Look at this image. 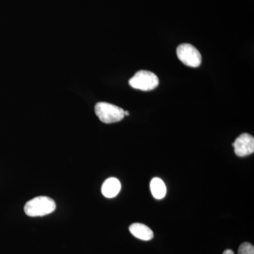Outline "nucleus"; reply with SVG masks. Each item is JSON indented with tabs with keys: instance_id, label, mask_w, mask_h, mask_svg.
<instances>
[{
	"instance_id": "1",
	"label": "nucleus",
	"mask_w": 254,
	"mask_h": 254,
	"mask_svg": "<svg viewBox=\"0 0 254 254\" xmlns=\"http://www.w3.org/2000/svg\"><path fill=\"white\" fill-rule=\"evenodd\" d=\"M56 203L48 196H38L30 200L24 206V211L28 216L41 217L55 211Z\"/></svg>"
},
{
	"instance_id": "6",
	"label": "nucleus",
	"mask_w": 254,
	"mask_h": 254,
	"mask_svg": "<svg viewBox=\"0 0 254 254\" xmlns=\"http://www.w3.org/2000/svg\"><path fill=\"white\" fill-rule=\"evenodd\" d=\"M102 193L108 198H114L121 190V183L115 177L108 179L102 186Z\"/></svg>"
},
{
	"instance_id": "7",
	"label": "nucleus",
	"mask_w": 254,
	"mask_h": 254,
	"mask_svg": "<svg viewBox=\"0 0 254 254\" xmlns=\"http://www.w3.org/2000/svg\"><path fill=\"white\" fill-rule=\"evenodd\" d=\"M129 231L133 236L143 241L151 240L154 236L149 227L141 223L132 224L130 225Z\"/></svg>"
},
{
	"instance_id": "9",
	"label": "nucleus",
	"mask_w": 254,
	"mask_h": 254,
	"mask_svg": "<svg viewBox=\"0 0 254 254\" xmlns=\"http://www.w3.org/2000/svg\"><path fill=\"white\" fill-rule=\"evenodd\" d=\"M238 254H254V247L249 242H245L240 245Z\"/></svg>"
},
{
	"instance_id": "8",
	"label": "nucleus",
	"mask_w": 254,
	"mask_h": 254,
	"mask_svg": "<svg viewBox=\"0 0 254 254\" xmlns=\"http://www.w3.org/2000/svg\"><path fill=\"white\" fill-rule=\"evenodd\" d=\"M150 188L152 194L156 199H162L166 195V186L161 179L153 178L150 182Z\"/></svg>"
},
{
	"instance_id": "10",
	"label": "nucleus",
	"mask_w": 254,
	"mask_h": 254,
	"mask_svg": "<svg viewBox=\"0 0 254 254\" xmlns=\"http://www.w3.org/2000/svg\"><path fill=\"white\" fill-rule=\"evenodd\" d=\"M222 254H235V253H234L233 251L231 250H225Z\"/></svg>"
},
{
	"instance_id": "3",
	"label": "nucleus",
	"mask_w": 254,
	"mask_h": 254,
	"mask_svg": "<svg viewBox=\"0 0 254 254\" xmlns=\"http://www.w3.org/2000/svg\"><path fill=\"white\" fill-rule=\"evenodd\" d=\"M130 86L142 91H153L159 85V78L151 71L141 70L137 71L128 81Z\"/></svg>"
},
{
	"instance_id": "4",
	"label": "nucleus",
	"mask_w": 254,
	"mask_h": 254,
	"mask_svg": "<svg viewBox=\"0 0 254 254\" xmlns=\"http://www.w3.org/2000/svg\"><path fill=\"white\" fill-rule=\"evenodd\" d=\"M177 55L184 64L190 67H198L201 64L202 57L200 52L189 43H183L177 47Z\"/></svg>"
},
{
	"instance_id": "2",
	"label": "nucleus",
	"mask_w": 254,
	"mask_h": 254,
	"mask_svg": "<svg viewBox=\"0 0 254 254\" xmlns=\"http://www.w3.org/2000/svg\"><path fill=\"white\" fill-rule=\"evenodd\" d=\"M97 117L102 123L112 124L118 123L125 118V110L116 105L100 102L95 106Z\"/></svg>"
},
{
	"instance_id": "5",
	"label": "nucleus",
	"mask_w": 254,
	"mask_h": 254,
	"mask_svg": "<svg viewBox=\"0 0 254 254\" xmlns=\"http://www.w3.org/2000/svg\"><path fill=\"white\" fill-rule=\"evenodd\" d=\"M232 145L237 156L245 157L252 154L254 152V136L249 133H242L232 143Z\"/></svg>"
},
{
	"instance_id": "11",
	"label": "nucleus",
	"mask_w": 254,
	"mask_h": 254,
	"mask_svg": "<svg viewBox=\"0 0 254 254\" xmlns=\"http://www.w3.org/2000/svg\"><path fill=\"white\" fill-rule=\"evenodd\" d=\"M125 115H127V116H128V115H129V113H128V112L125 111Z\"/></svg>"
}]
</instances>
